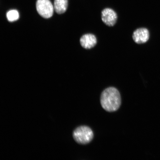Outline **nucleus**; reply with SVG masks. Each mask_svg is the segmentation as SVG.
Segmentation results:
<instances>
[{
	"label": "nucleus",
	"mask_w": 160,
	"mask_h": 160,
	"mask_svg": "<svg viewBox=\"0 0 160 160\" xmlns=\"http://www.w3.org/2000/svg\"><path fill=\"white\" fill-rule=\"evenodd\" d=\"M103 108L108 112H114L119 108L121 104V95L115 87H110L104 90L100 99Z\"/></svg>",
	"instance_id": "1"
},
{
	"label": "nucleus",
	"mask_w": 160,
	"mask_h": 160,
	"mask_svg": "<svg viewBox=\"0 0 160 160\" xmlns=\"http://www.w3.org/2000/svg\"><path fill=\"white\" fill-rule=\"evenodd\" d=\"M73 137L75 141L79 144L86 145L91 142L94 137L92 130L86 126L78 127L73 132Z\"/></svg>",
	"instance_id": "2"
},
{
	"label": "nucleus",
	"mask_w": 160,
	"mask_h": 160,
	"mask_svg": "<svg viewBox=\"0 0 160 160\" xmlns=\"http://www.w3.org/2000/svg\"><path fill=\"white\" fill-rule=\"evenodd\" d=\"M36 8L38 12L45 18H49L53 15V7L49 0H37Z\"/></svg>",
	"instance_id": "3"
},
{
	"label": "nucleus",
	"mask_w": 160,
	"mask_h": 160,
	"mask_svg": "<svg viewBox=\"0 0 160 160\" xmlns=\"http://www.w3.org/2000/svg\"><path fill=\"white\" fill-rule=\"evenodd\" d=\"M101 19L106 25L108 27H113L117 22L118 16L113 9L106 8L101 12Z\"/></svg>",
	"instance_id": "4"
},
{
	"label": "nucleus",
	"mask_w": 160,
	"mask_h": 160,
	"mask_svg": "<svg viewBox=\"0 0 160 160\" xmlns=\"http://www.w3.org/2000/svg\"><path fill=\"white\" fill-rule=\"evenodd\" d=\"M149 31L145 28H139L136 29L132 35L134 41L138 44L146 43L149 40Z\"/></svg>",
	"instance_id": "5"
},
{
	"label": "nucleus",
	"mask_w": 160,
	"mask_h": 160,
	"mask_svg": "<svg viewBox=\"0 0 160 160\" xmlns=\"http://www.w3.org/2000/svg\"><path fill=\"white\" fill-rule=\"evenodd\" d=\"M82 47L89 49L95 47L97 43L96 36L92 33H87L82 36L80 40Z\"/></svg>",
	"instance_id": "6"
},
{
	"label": "nucleus",
	"mask_w": 160,
	"mask_h": 160,
	"mask_svg": "<svg viewBox=\"0 0 160 160\" xmlns=\"http://www.w3.org/2000/svg\"><path fill=\"white\" fill-rule=\"evenodd\" d=\"M68 0H55L54 8L59 14L65 12L67 9Z\"/></svg>",
	"instance_id": "7"
},
{
	"label": "nucleus",
	"mask_w": 160,
	"mask_h": 160,
	"mask_svg": "<svg viewBox=\"0 0 160 160\" xmlns=\"http://www.w3.org/2000/svg\"><path fill=\"white\" fill-rule=\"evenodd\" d=\"M7 17L9 22H14L17 21L19 18L18 12L16 10H10L7 14Z\"/></svg>",
	"instance_id": "8"
}]
</instances>
